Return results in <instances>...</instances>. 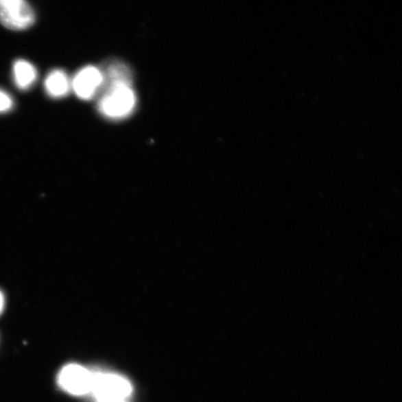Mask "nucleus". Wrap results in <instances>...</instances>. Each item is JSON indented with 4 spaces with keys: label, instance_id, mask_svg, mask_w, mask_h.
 Masks as SVG:
<instances>
[{
    "label": "nucleus",
    "instance_id": "2",
    "mask_svg": "<svg viewBox=\"0 0 402 402\" xmlns=\"http://www.w3.org/2000/svg\"><path fill=\"white\" fill-rule=\"evenodd\" d=\"M36 22V14L26 0H0V23L13 31H23Z\"/></svg>",
    "mask_w": 402,
    "mask_h": 402
},
{
    "label": "nucleus",
    "instance_id": "9",
    "mask_svg": "<svg viewBox=\"0 0 402 402\" xmlns=\"http://www.w3.org/2000/svg\"><path fill=\"white\" fill-rule=\"evenodd\" d=\"M14 106L12 96L3 89H0V115L11 111Z\"/></svg>",
    "mask_w": 402,
    "mask_h": 402
},
{
    "label": "nucleus",
    "instance_id": "3",
    "mask_svg": "<svg viewBox=\"0 0 402 402\" xmlns=\"http://www.w3.org/2000/svg\"><path fill=\"white\" fill-rule=\"evenodd\" d=\"M104 84L102 69L93 65L85 66L71 80L72 91L81 100L89 101L99 95Z\"/></svg>",
    "mask_w": 402,
    "mask_h": 402
},
{
    "label": "nucleus",
    "instance_id": "7",
    "mask_svg": "<svg viewBox=\"0 0 402 402\" xmlns=\"http://www.w3.org/2000/svg\"><path fill=\"white\" fill-rule=\"evenodd\" d=\"M14 82L20 91H29L36 83L38 73L36 67L29 61L19 59L12 67Z\"/></svg>",
    "mask_w": 402,
    "mask_h": 402
},
{
    "label": "nucleus",
    "instance_id": "6",
    "mask_svg": "<svg viewBox=\"0 0 402 402\" xmlns=\"http://www.w3.org/2000/svg\"><path fill=\"white\" fill-rule=\"evenodd\" d=\"M45 89L51 99L65 98L72 91L71 78L64 69H52L45 78Z\"/></svg>",
    "mask_w": 402,
    "mask_h": 402
},
{
    "label": "nucleus",
    "instance_id": "11",
    "mask_svg": "<svg viewBox=\"0 0 402 402\" xmlns=\"http://www.w3.org/2000/svg\"><path fill=\"white\" fill-rule=\"evenodd\" d=\"M101 402H124L122 400H115V401H101Z\"/></svg>",
    "mask_w": 402,
    "mask_h": 402
},
{
    "label": "nucleus",
    "instance_id": "5",
    "mask_svg": "<svg viewBox=\"0 0 402 402\" xmlns=\"http://www.w3.org/2000/svg\"><path fill=\"white\" fill-rule=\"evenodd\" d=\"M93 374L78 364L64 367L58 375L59 386L74 396H83L91 392Z\"/></svg>",
    "mask_w": 402,
    "mask_h": 402
},
{
    "label": "nucleus",
    "instance_id": "10",
    "mask_svg": "<svg viewBox=\"0 0 402 402\" xmlns=\"http://www.w3.org/2000/svg\"><path fill=\"white\" fill-rule=\"evenodd\" d=\"M5 307V298L3 294L0 292V314H2Z\"/></svg>",
    "mask_w": 402,
    "mask_h": 402
},
{
    "label": "nucleus",
    "instance_id": "1",
    "mask_svg": "<svg viewBox=\"0 0 402 402\" xmlns=\"http://www.w3.org/2000/svg\"><path fill=\"white\" fill-rule=\"evenodd\" d=\"M99 95L98 110L104 117L110 119L125 118L128 117L136 107V95L130 84H104Z\"/></svg>",
    "mask_w": 402,
    "mask_h": 402
},
{
    "label": "nucleus",
    "instance_id": "4",
    "mask_svg": "<svg viewBox=\"0 0 402 402\" xmlns=\"http://www.w3.org/2000/svg\"><path fill=\"white\" fill-rule=\"evenodd\" d=\"M131 391L129 383L115 375H93L91 392L99 402L122 400Z\"/></svg>",
    "mask_w": 402,
    "mask_h": 402
},
{
    "label": "nucleus",
    "instance_id": "8",
    "mask_svg": "<svg viewBox=\"0 0 402 402\" xmlns=\"http://www.w3.org/2000/svg\"><path fill=\"white\" fill-rule=\"evenodd\" d=\"M101 69L104 75V84L124 83L131 85L132 82V76L128 67L118 61H110Z\"/></svg>",
    "mask_w": 402,
    "mask_h": 402
}]
</instances>
